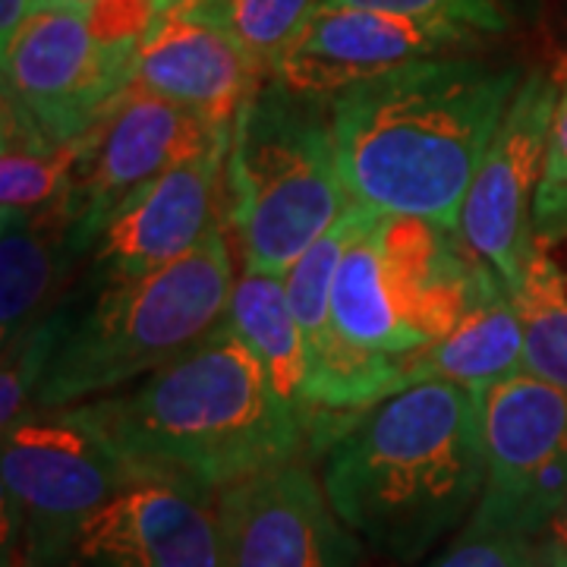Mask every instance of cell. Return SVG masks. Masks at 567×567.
Segmentation results:
<instances>
[{
    "mask_svg": "<svg viewBox=\"0 0 567 567\" xmlns=\"http://www.w3.org/2000/svg\"><path fill=\"white\" fill-rule=\"evenodd\" d=\"M268 80L262 66L221 29L171 7L145 32L133 82L218 130H234L237 114Z\"/></svg>",
    "mask_w": 567,
    "mask_h": 567,
    "instance_id": "obj_16",
    "label": "cell"
},
{
    "mask_svg": "<svg viewBox=\"0 0 567 567\" xmlns=\"http://www.w3.org/2000/svg\"><path fill=\"white\" fill-rule=\"evenodd\" d=\"M218 514L224 567H357V536L300 461L221 488Z\"/></svg>",
    "mask_w": 567,
    "mask_h": 567,
    "instance_id": "obj_12",
    "label": "cell"
},
{
    "mask_svg": "<svg viewBox=\"0 0 567 567\" xmlns=\"http://www.w3.org/2000/svg\"><path fill=\"white\" fill-rule=\"evenodd\" d=\"M322 7H365L420 20L464 25L476 35H502L514 17V0H322Z\"/></svg>",
    "mask_w": 567,
    "mask_h": 567,
    "instance_id": "obj_25",
    "label": "cell"
},
{
    "mask_svg": "<svg viewBox=\"0 0 567 567\" xmlns=\"http://www.w3.org/2000/svg\"><path fill=\"white\" fill-rule=\"evenodd\" d=\"M524 344L527 334L517 300L505 284H495L457 331L401 357V369L406 388L439 379L488 388L524 372Z\"/></svg>",
    "mask_w": 567,
    "mask_h": 567,
    "instance_id": "obj_17",
    "label": "cell"
},
{
    "mask_svg": "<svg viewBox=\"0 0 567 567\" xmlns=\"http://www.w3.org/2000/svg\"><path fill=\"white\" fill-rule=\"evenodd\" d=\"M82 3H95V0H82Z\"/></svg>",
    "mask_w": 567,
    "mask_h": 567,
    "instance_id": "obj_29",
    "label": "cell"
},
{
    "mask_svg": "<svg viewBox=\"0 0 567 567\" xmlns=\"http://www.w3.org/2000/svg\"><path fill=\"white\" fill-rule=\"evenodd\" d=\"M234 284V256L221 227L155 275L99 290L76 287L44 316L51 350L35 410L107 398L158 372L224 322Z\"/></svg>",
    "mask_w": 567,
    "mask_h": 567,
    "instance_id": "obj_4",
    "label": "cell"
},
{
    "mask_svg": "<svg viewBox=\"0 0 567 567\" xmlns=\"http://www.w3.org/2000/svg\"><path fill=\"white\" fill-rule=\"evenodd\" d=\"M429 567H543L533 539L524 536H473L461 533L457 543Z\"/></svg>",
    "mask_w": 567,
    "mask_h": 567,
    "instance_id": "obj_26",
    "label": "cell"
},
{
    "mask_svg": "<svg viewBox=\"0 0 567 567\" xmlns=\"http://www.w3.org/2000/svg\"><path fill=\"white\" fill-rule=\"evenodd\" d=\"M483 35L442 20H420L365 7H319L284 51L271 80L290 92L331 99L357 82L375 80L406 63L470 51Z\"/></svg>",
    "mask_w": 567,
    "mask_h": 567,
    "instance_id": "obj_13",
    "label": "cell"
},
{
    "mask_svg": "<svg viewBox=\"0 0 567 567\" xmlns=\"http://www.w3.org/2000/svg\"><path fill=\"white\" fill-rule=\"evenodd\" d=\"M483 391L423 382L316 429L324 495L360 543L410 565L473 517L486 486Z\"/></svg>",
    "mask_w": 567,
    "mask_h": 567,
    "instance_id": "obj_2",
    "label": "cell"
},
{
    "mask_svg": "<svg viewBox=\"0 0 567 567\" xmlns=\"http://www.w3.org/2000/svg\"><path fill=\"white\" fill-rule=\"evenodd\" d=\"M328 99L268 80L234 121L227 221L246 271L287 275L350 208Z\"/></svg>",
    "mask_w": 567,
    "mask_h": 567,
    "instance_id": "obj_5",
    "label": "cell"
},
{
    "mask_svg": "<svg viewBox=\"0 0 567 567\" xmlns=\"http://www.w3.org/2000/svg\"><path fill=\"white\" fill-rule=\"evenodd\" d=\"M140 44L107 39L92 3L51 0L3 48V104L48 140L73 145L133 85Z\"/></svg>",
    "mask_w": 567,
    "mask_h": 567,
    "instance_id": "obj_7",
    "label": "cell"
},
{
    "mask_svg": "<svg viewBox=\"0 0 567 567\" xmlns=\"http://www.w3.org/2000/svg\"><path fill=\"white\" fill-rule=\"evenodd\" d=\"M524 319V369L567 388V265L536 244L527 281L514 293Z\"/></svg>",
    "mask_w": 567,
    "mask_h": 567,
    "instance_id": "obj_23",
    "label": "cell"
},
{
    "mask_svg": "<svg viewBox=\"0 0 567 567\" xmlns=\"http://www.w3.org/2000/svg\"><path fill=\"white\" fill-rule=\"evenodd\" d=\"M375 237L394 306L429 344L457 331L473 306L502 284L464 234L445 224L382 215Z\"/></svg>",
    "mask_w": 567,
    "mask_h": 567,
    "instance_id": "obj_15",
    "label": "cell"
},
{
    "mask_svg": "<svg viewBox=\"0 0 567 567\" xmlns=\"http://www.w3.org/2000/svg\"><path fill=\"white\" fill-rule=\"evenodd\" d=\"M486 486L466 520L473 536H511V517L529 483L567 451V388L514 372L483 391Z\"/></svg>",
    "mask_w": 567,
    "mask_h": 567,
    "instance_id": "obj_14",
    "label": "cell"
},
{
    "mask_svg": "<svg viewBox=\"0 0 567 567\" xmlns=\"http://www.w3.org/2000/svg\"><path fill=\"white\" fill-rule=\"evenodd\" d=\"M48 567H224L218 492L145 470Z\"/></svg>",
    "mask_w": 567,
    "mask_h": 567,
    "instance_id": "obj_11",
    "label": "cell"
},
{
    "mask_svg": "<svg viewBox=\"0 0 567 567\" xmlns=\"http://www.w3.org/2000/svg\"><path fill=\"white\" fill-rule=\"evenodd\" d=\"M379 221L382 215H372L341 256L331 284V331L344 344L365 353L406 357L429 341L398 312L394 297L388 290L375 237Z\"/></svg>",
    "mask_w": 567,
    "mask_h": 567,
    "instance_id": "obj_18",
    "label": "cell"
},
{
    "mask_svg": "<svg viewBox=\"0 0 567 567\" xmlns=\"http://www.w3.org/2000/svg\"><path fill=\"white\" fill-rule=\"evenodd\" d=\"M533 543H536L543 567H567V502Z\"/></svg>",
    "mask_w": 567,
    "mask_h": 567,
    "instance_id": "obj_27",
    "label": "cell"
},
{
    "mask_svg": "<svg viewBox=\"0 0 567 567\" xmlns=\"http://www.w3.org/2000/svg\"><path fill=\"white\" fill-rule=\"evenodd\" d=\"M140 473L76 406L25 413L3 432V558L13 551V567H48Z\"/></svg>",
    "mask_w": 567,
    "mask_h": 567,
    "instance_id": "obj_6",
    "label": "cell"
},
{
    "mask_svg": "<svg viewBox=\"0 0 567 567\" xmlns=\"http://www.w3.org/2000/svg\"><path fill=\"white\" fill-rule=\"evenodd\" d=\"M558 76V102L548 130L546 167L533 203V234L536 244L551 246L567 240V63Z\"/></svg>",
    "mask_w": 567,
    "mask_h": 567,
    "instance_id": "obj_24",
    "label": "cell"
},
{
    "mask_svg": "<svg viewBox=\"0 0 567 567\" xmlns=\"http://www.w3.org/2000/svg\"><path fill=\"white\" fill-rule=\"evenodd\" d=\"M524 80L520 63L454 51L331 95L350 199L461 230L466 193Z\"/></svg>",
    "mask_w": 567,
    "mask_h": 567,
    "instance_id": "obj_1",
    "label": "cell"
},
{
    "mask_svg": "<svg viewBox=\"0 0 567 567\" xmlns=\"http://www.w3.org/2000/svg\"><path fill=\"white\" fill-rule=\"evenodd\" d=\"M230 133L136 82L123 89L73 142L61 215L76 262L140 186Z\"/></svg>",
    "mask_w": 567,
    "mask_h": 567,
    "instance_id": "obj_8",
    "label": "cell"
},
{
    "mask_svg": "<svg viewBox=\"0 0 567 567\" xmlns=\"http://www.w3.org/2000/svg\"><path fill=\"white\" fill-rule=\"evenodd\" d=\"M227 155L230 136H221L140 186L89 249L82 290L155 275L221 230L227 218Z\"/></svg>",
    "mask_w": 567,
    "mask_h": 567,
    "instance_id": "obj_9",
    "label": "cell"
},
{
    "mask_svg": "<svg viewBox=\"0 0 567 567\" xmlns=\"http://www.w3.org/2000/svg\"><path fill=\"white\" fill-rule=\"evenodd\" d=\"M73 145L48 140L3 104L0 142V221L41 218L63 205Z\"/></svg>",
    "mask_w": 567,
    "mask_h": 567,
    "instance_id": "obj_21",
    "label": "cell"
},
{
    "mask_svg": "<svg viewBox=\"0 0 567 567\" xmlns=\"http://www.w3.org/2000/svg\"><path fill=\"white\" fill-rule=\"evenodd\" d=\"M555 102L558 76L543 70L527 73L461 212L466 246L502 278L511 293L524 287L536 252L533 203L546 167Z\"/></svg>",
    "mask_w": 567,
    "mask_h": 567,
    "instance_id": "obj_10",
    "label": "cell"
},
{
    "mask_svg": "<svg viewBox=\"0 0 567 567\" xmlns=\"http://www.w3.org/2000/svg\"><path fill=\"white\" fill-rule=\"evenodd\" d=\"M76 262L66 244L61 208L41 218L0 221V334L3 347L17 344L22 334L61 303L66 265Z\"/></svg>",
    "mask_w": 567,
    "mask_h": 567,
    "instance_id": "obj_19",
    "label": "cell"
},
{
    "mask_svg": "<svg viewBox=\"0 0 567 567\" xmlns=\"http://www.w3.org/2000/svg\"><path fill=\"white\" fill-rule=\"evenodd\" d=\"M73 406L133 466L212 492L309 451L300 410L227 319L136 385Z\"/></svg>",
    "mask_w": 567,
    "mask_h": 567,
    "instance_id": "obj_3",
    "label": "cell"
},
{
    "mask_svg": "<svg viewBox=\"0 0 567 567\" xmlns=\"http://www.w3.org/2000/svg\"><path fill=\"white\" fill-rule=\"evenodd\" d=\"M224 319L262 360L278 394L287 404L297 406L306 420V347L287 300L284 275L244 268V275L234 284Z\"/></svg>",
    "mask_w": 567,
    "mask_h": 567,
    "instance_id": "obj_20",
    "label": "cell"
},
{
    "mask_svg": "<svg viewBox=\"0 0 567 567\" xmlns=\"http://www.w3.org/2000/svg\"><path fill=\"white\" fill-rule=\"evenodd\" d=\"M51 0H0V51L17 39L25 22L39 13L41 7H48Z\"/></svg>",
    "mask_w": 567,
    "mask_h": 567,
    "instance_id": "obj_28",
    "label": "cell"
},
{
    "mask_svg": "<svg viewBox=\"0 0 567 567\" xmlns=\"http://www.w3.org/2000/svg\"><path fill=\"white\" fill-rule=\"evenodd\" d=\"M322 0H177L174 10L221 29L271 76ZM171 10V7H167Z\"/></svg>",
    "mask_w": 567,
    "mask_h": 567,
    "instance_id": "obj_22",
    "label": "cell"
}]
</instances>
